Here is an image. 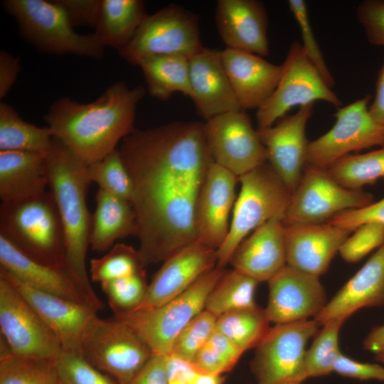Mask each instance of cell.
Segmentation results:
<instances>
[{"mask_svg":"<svg viewBox=\"0 0 384 384\" xmlns=\"http://www.w3.org/2000/svg\"><path fill=\"white\" fill-rule=\"evenodd\" d=\"M132 178V205L145 266L196 241L195 210L213 162L204 123L174 122L134 129L118 149Z\"/></svg>","mask_w":384,"mask_h":384,"instance_id":"cell-1","label":"cell"},{"mask_svg":"<svg viewBox=\"0 0 384 384\" xmlns=\"http://www.w3.org/2000/svg\"><path fill=\"white\" fill-rule=\"evenodd\" d=\"M145 94L142 85L130 88L123 81L116 82L87 104L60 97L44 119L53 137L88 166L117 149L135 129L136 108Z\"/></svg>","mask_w":384,"mask_h":384,"instance_id":"cell-2","label":"cell"},{"mask_svg":"<svg viewBox=\"0 0 384 384\" xmlns=\"http://www.w3.org/2000/svg\"><path fill=\"white\" fill-rule=\"evenodd\" d=\"M47 168L48 186L55 201L64 230L63 266L100 310L103 304L90 283L85 262L92 218L86 203L91 183L87 166L53 137L47 152Z\"/></svg>","mask_w":384,"mask_h":384,"instance_id":"cell-3","label":"cell"},{"mask_svg":"<svg viewBox=\"0 0 384 384\" xmlns=\"http://www.w3.org/2000/svg\"><path fill=\"white\" fill-rule=\"evenodd\" d=\"M0 235L36 262L64 267V230L50 191L20 201L1 203Z\"/></svg>","mask_w":384,"mask_h":384,"instance_id":"cell-4","label":"cell"},{"mask_svg":"<svg viewBox=\"0 0 384 384\" xmlns=\"http://www.w3.org/2000/svg\"><path fill=\"white\" fill-rule=\"evenodd\" d=\"M240 193L233 209L228 235L217 250L216 267L224 270L241 242L265 223L282 221L292 193L267 161L240 176Z\"/></svg>","mask_w":384,"mask_h":384,"instance_id":"cell-5","label":"cell"},{"mask_svg":"<svg viewBox=\"0 0 384 384\" xmlns=\"http://www.w3.org/2000/svg\"><path fill=\"white\" fill-rule=\"evenodd\" d=\"M2 4L16 21L21 36L41 52L103 56L105 46L95 33H78L55 0H6Z\"/></svg>","mask_w":384,"mask_h":384,"instance_id":"cell-6","label":"cell"},{"mask_svg":"<svg viewBox=\"0 0 384 384\" xmlns=\"http://www.w3.org/2000/svg\"><path fill=\"white\" fill-rule=\"evenodd\" d=\"M224 270L214 268L184 292L158 307L114 316L132 329L154 354L169 356L181 331L205 309L208 295Z\"/></svg>","mask_w":384,"mask_h":384,"instance_id":"cell-7","label":"cell"},{"mask_svg":"<svg viewBox=\"0 0 384 384\" xmlns=\"http://www.w3.org/2000/svg\"><path fill=\"white\" fill-rule=\"evenodd\" d=\"M80 355L119 384H129L153 353L146 343L120 320L115 317L104 319L96 316L82 334Z\"/></svg>","mask_w":384,"mask_h":384,"instance_id":"cell-8","label":"cell"},{"mask_svg":"<svg viewBox=\"0 0 384 384\" xmlns=\"http://www.w3.org/2000/svg\"><path fill=\"white\" fill-rule=\"evenodd\" d=\"M203 48L197 14L170 4L148 14L132 41L119 55L137 65L148 57L181 55L191 58Z\"/></svg>","mask_w":384,"mask_h":384,"instance_id":"cell-9","label":"cell"},{"mask_svg":"<svg viewBox=\"0 0 384 384\" xmlns=\"http://www.w3.org/2000/svg\"><path fill=\"white\" fill-rule=\"evenodd\" d=\"M326 102L337 108L341 100L307 58L301 43L289 46L282 64V73L272 95L257 110L258 127H267L295 106Z\"/></svg>","mask_w":384,"mask_h":384,"instance_id":"cell-10","label":"cell"},{"mask_svg":"<svg viewBox=\"0 0 384 384\" xmlns=\"http://www.w3.org/2000/svg\"><path fill=\"white\" fill-rule=\"evenodd\" d=\"M319 327L314 319L271 327L250 364L257 384H301L306 346Z\"/></svg>","mask_w":384,"mask_h":384,"instance_id":"cell-11","label":"cell"},{"mask_svg":"<svg viewBox=\"0 0 384 384\" xmlns=\"http://www.w3.org/2000/svg\"><path fill=\"white\" fill-rule=\"evenodd\" d=\"M373 201L371 193L344 188L326 169L306 166L291 194L282 222L285 226L325 223L339 213L366 206Z\"/></svg>","mask_w":384,"mask_h":384,"instance_id":"cell-12","label":"cell"},{"mask_svg":"<svg viewBox=\"0 0 384 384\" xmlns=\"http://www.w3.org/2000/svg\"><path fill=\"white\" fill-rule=\"evenodd\" d=\"M370 98L367 95L338 108L331 129L309 142L306 166L327 169L352 151L384 146V127L369 112Z\"/></svg>","mask_w":384,"mask_h":384,"instance_id":"cell-13","label":"cell"},{"mask_svg":"<svg viewBox=\"0 0 384 384\" xmlns=\"http://www.w3.org/2000/svg\"><path fill=\"white\" fill-rule=\"evenodd\" d=\"M1 337L15 355L54 361L62 352L60 341L36 310L0 274Z\"/></svg>","mask_w":384,"mask_h":384,"instance_id":"cell-14","label":"cell"},{"mask_svg":"<svg viewBox=\"0 0 384 384\" xmlns=\"http://www.w3.org/2000/svg\"><path fill=\"white\" fill-rule=\"evenodd\" d=\"M204 130L213 161L238 178L267 161V150L243 110L206 120Z\"/></svg>","mask_w":384,"mask_h":384,"instance_id":"cell-15","label":"cell"},{"mask_svg":"<svg viewBox=\"0 0 384 384\" xmlns=\"http://www.w3.org/2000/svg\"><path fill=\"white\" fill-rule=\"evenodd\" d=\"M267 282L269 296L264 309L274 324L314 319L329 302L319 277L287 265Z\"/></svg>","mask_w":384,"mask_h":384,"instance_id":"cell-16","label":"cell"},{"mask_svg":"<svg viewBox=\"0 0 384 384\" xmlns=\"http://www.w3.org/2000/svg\"><path fill=\"white\" fill-rule=\"evenodd\" d=\"M314 111V103L299 107L298 111L282 117L275 125L257 127L260 141L267 152V162L292 193L306 166L309 141L306 126Z\"/></svg>","mask_w":384,"mask_h":384,"instance_id":"cell-17","label":"cell"},{"mask_svg":"<svg viewBox=\"0 0 384 384\" xmlns=\"http://www.w3.org/2000/svg\"><path fill=\"white\" fill-rule=\"evenodd\" d=\"M58 338L64 351L80 355L82 334L99 311L95 307L33 289L0 269Z\"/></svg>","mask_w":384,"mask_h":384,"instance_id":"cell-18","label":"cell"},{"mask_svg":"<svg viewBox=\"0 0 384 384\" xmlns=\"http://www.w3.org/2000/svg\"><path fill=\"white\" fill-rule=\"evenodd\" d=\"M217 260V250L200 241L183 247L163 261L137 309L158 307L178 297L201 276L215 268Z\"/></svg>","mask_w":384,"mask_h":384,"instance_id":"cell-19","label":"cell"},{"mask_svg":"<svg viewBox=\"0 0 384 384\" xmlns=\"http://www.w3.org/2000/svg\"><path fill=\"white\" fill-rule=\"evenodd\" d=\"M238 181L230 171L214 161L211 164L196 206V240L216 250L223 244L228 233Z\"/></svg>","mask_w":384,"mask_h":384,"instance_id":"cell-20","label":"cell"},{"mask_svg":"<svg viewBox=\"0 0 384 384\" xmlns=\"http://www.w3.org/2000/svg\"><path fill=\"white\" fill-rule=\"evenodd\" d=\"M191 96L206 120L242 110L225 69L221 50L203 47L189 58Z\"/></svg>","mask_w":384,"mask_h":384,"instance_id":"cell-21","label":"cell"},{"mask_svg":"<svg viewBox=\"0 0 384 384\" xmlns=\"http://www.w3.org/2000/svg\"><path fill=\"white\" fill-rule=\"evenodd\" d=\"M284 227L287 265L319 277L352 233L328 223Z\"/></svg>","mask_w":384,"mask_h":384,"instance_id":"cell-22","label":"cell"},{"mask_svg":"<svg viewBox=\"0 0 384 384\" xmlns=\"http://www.w3.org/2000/svg\"><path fill=\"white\" fill-rule=\"evenodd\" d=\"M215 19L226 48L260 56L269 54L268 18L263 4L257 0H219Z\"/></svg>","mask_w":384,"mask_h":384,"instance_id":"cell-23","label":"cell"},{"mask_svg":"<svg viewBox=\"0 0 384 384\" xmlns=\"http://www.w3.org/2000/svg\"><path fill=\"white\" fill-rule=\"evenodd\" d=\"M384 306V244L328 302L314 318L319 325L346 320L363 308Z\"/></svg>","mask_w":384,"mask_h":384,"instance_id":"cell-24","label":"cell"},{"mask_svg":"<svg viewBox=\"0 0 384 384\" xmlns=\"http://www.w3.org/2000/svg\"><path fill=\"white\" fill-rule=\"evenodd\" d=\"M223 63L242 110L258 109L274 92L280 79L282 65L261 56L225 48Z\"/></svg>","mask_w":384,"mask_h":384,"instance_id":"cell-25","label":"cell"},{"mask_svg":"<svg viewBox=\"0 0 384 384\" xmlns=\"http://www.w3.org/2000/svg\"><path fill=\"white\" fill-rule=\"evenodd\" d=\"M230 264L259 282H269L287 265L282 220L274 218L255 229L237 247Z\"/></svg>","mask_w":384,"mask_h":384,"instance_id":"cell-26","label":"cell"},{"mask_svg":"<svg viewBox=\"0 0 384 384\" xmlns=\"http://www.w3.org/2000/svg\"><path fill=\"white\" fill-rule=\"evenodd\" d=\"M0 264V269L33 289L97 309L64 267H52L36 262L1 235Z\"/></svg>","mask_w":384,"mask_h":384,"instance_id":"cell-27","label":"cell"},{"mask_svg":"<svg viewBox=\"0 0 384 384\" xmlns=\"http://www.w3.org/2000/svg\"><path fill=\"white\" fill-rule=\"evenodd\" d=\"M47 152L0 151V198L9 203L46 191Z\"/></svg>","mask_w":384,"mask_h":384,"instance_id":"cell-28","label":"cell"},{"mask_svg":"<svg viewBox=\"0 0 384 384\" xmlns=\"http://www.w3.org/2000/svg\"><path fill=\"white\" fill-rule=\"evenodd\" d=\"M95 202L90 235L92 250L105 252L117 240L137 235V217L132 202L100 188L96 193Z\"/></svg>","mask_w":384,"mask_h":384,"instance_id":"cell-29","label":"cell"},{"mask_svg":"<svg viewBox=\"0 0 384 384\" xmlns=\"http://www.w3.org/2000/svg\"><path fill=\"white\" fill-rule=\"evenodd\" d=\"M148 14L142 0H102L95 34L117 51L133 38Z\"/></svg>","mask_w":384,"mask_h":384,"instance_id":"cell-30","label":"cell"},{"mask_svg":"<svg viewBox=\"0 0 384 384\" xmlns=\"http://www.w3.org/2000/svg\"><path fill=\"white\" fill-rule=\"evenodd\" d=\"M140 67L149 94L161 100H168L179 92L191 96L189 58L181 55H165L145 58Z\"/></svg>","mask_w":384,"mask_h":384,"instance_id":"cell-31","label":"cell"},{"mask_svg":"<svg viewBox=\"0 0 384 384\" xmlns=\"http://www.w3.org/2000/svg\"><path fill=\"white\" fill-rule=\"evenodd\" d=\"M53 134L47 126L38 127L23 121L10 105L0 104V151L48 152Z\"/></svg>","mask_w":384,"mask_h":384,"instance_id":"cell-32","label":"cell"},{"mask_svg":"<svg viewBox=\"0 0 384 384\" xmlns=\"http://www.w3.org/2000/svg\"><path fill=\"white\" fill-rule=\"evenodd\" d=\"M270 323L265 309L256 304L219 316L215 330L245 352L258 346L270 329Z\"/></svg>","mask_w":384,"mask_h":384,"instance_id":"cell-33","label":"cell"},{"mask_svg":"<svg viewBox=\"0 0 384 384\" xmlns=\"http://www.w3.org/2000/svg\"><path fill=\"white\" fill-rule=\"evenodd\" d=\"M260 282L235 269L225 271L208 295L205 309L216 317L256 305L255 294Z\"/></svg>","mask_w":384,"mask_h":384,"instance_id":"cell-34","label":"cell"},{"mask_svg":"<svg viewBox=\"0 0 384 384\" xmlns=\"http://www.w3.org/2000/svg\"><path fill=\"white\" fill-rule=\"evenodd\" d=\"M326 171L344 188L361 190L366 185L384 179V146L365 154L347 155Z\"/></svg>","mask_w":384,"mask_h":384,"instance_id":"cell-35","label":"cell"},{"mask_svg":"<svg viewBox=\"0 0 384 384\" xmlns=\"http://www.w3.org/2000/svg\"><path fill=\"white\" fill-rule=\"evenodd\" d=\"M0 384H58L54 361L12 353L1 337Z\"/></svg>","mask_w":384,"mask_h":384,"instance_id":"cell-36","label":"cell"},{"mask_svg":"<svg viewBox=\"0 0 384 384\" xmlns=\"http://www.w3.org/2000/svg\"><path fill=\"white\" fill-rule=\"evenodd\" d=\"M345 320L329 321L319 329L313 343L306 350L303 364V379L321 377L334 371L335 362L341 353L338 346L339 333Z\"/></svg>","mask_w":384,"mask_h":384,"instance_id":"cell-37","label":"cell"},{"mask_svg":"<svg viewBox=\"0 0 384 384\" xmlns=\"http://www.w3.org/2000/svg\"><path fill=\"white\" fill-rule=\"evenodd\" d=\"M145 267L138 250L117 243L102 257L90 260V273L92 281L102 284L142 272Z\"/></svg>","mask_w":384,"mask_h":384,"instance_id":"cell-38","label":"cell"},{"mask_svg":"<svg viewBox=\"0 0 384 384\" xmlns=\"http://www.w3.org/2000/svg\"><path fill=\"white\" fill-rule=\"evenodd\" d=\"M87 174L90 181L96 183L99 188L132 203L133 181L118 149L88 165Z\"/></svg>","mask_w":384,"mask_h":384,"instance_id":"cell-39","label":"cell"},{"mask_svg":"<svg viewBox=\"0 0 384 384\" xmlns=\"http://www.w3.org/2000/svg\"><path fill=\"white\" fill-rule=\"evenodd\" d=\"M100 284L114 316L138 309L146 297L149 287L145 271Z\"/></svg>","mask_w":384,"mask_h":384,"instance_id":"cell-40","label":"cell"},{"mask_svg":"<svg viewBox=\"0 0 384 384\" xmlns=\"http://www.w3.org/2000/svg\"><path fill=\"white\" fill-rule=\"evenodd\" d=\"M243 353L215 330L191 363L199 371L223 375L234 368Z\"/></svg>","mask_w":384,"mask_h":384,"instance_id":"cell-41","label":"cell"},{"mask_svg":"<svg viewBox=\"0 0 384 384\" xmlns=\"http://www.w3.org/2000/svg\"><path fill=\"white\" fill-rule=\"evenodd\" d=\"M216 319L208 310L201 311L177 336L169 355L191 363L215 331Z\"/></svg>","mask_w":384,"mask_h":384,"instance_id":"cell-42","label":"cell"},{"mask_svg":"<svg viewBox=\"0 0 384 384\" xmlns=\"http://www.w3.org/2000/svg\"><path fill=\"white\" fill-rule=\"evenodd\" d=\"M53 362L58 384H119L80 354L62 351Z\"/></svg>","mask_w":384,"mask_h":384,"instance_id":"cell-43","label":"cell"},{"mask_svg":"<svg viewBox=\"0 0 384 384\" xmlns=\"http://www.w3.org/2000/svg\"><path fill=\"white\" fill-rule=\"evenodd\" d=\"M288 6L299 28L302 41L301 44L307 58L321 74L326 84L332 88L335 81L327 68L320 47L315 38L306 2L303 0H289Z\"/></svg>","mask_w":384,"mask_h":384,"instance_id":"cell-44","label":"cell"},{"mask_svg":"<svg viewBox=\"0 0 384 384\" xmlns=\"http://www.w3.org/2000/svg\"><path fill=\"white\" fill-rule=\"evenodd\" d=\"M384 244V225L370 223L358 226L339 249L342 259L357 262Z\"/></svg>","mask_w":384,"mask_h":384,"instance_id":"cell-45","label":"cell"},{"mask_svg":"<svg viewBox=\"0 0 384 384\" xmlns=\"http://www.w3.org/2000/svg\"><path fill=\"white\" fill-rule=\"evenodd\" d=\"M356 17L369 43L384 47V1L361 2L356 9Z\"/></svg>","mask_w":384,"mask_h":384,"instance_id":"cell-46","label":"cell"},{"mask_svg":"<svg viewBox=\"0 0 384 384\" xmlns=\"http://www.w3.org/2000/svg\"><path fill=\"white\" fill-rule=\"evenodd\" d=\"M327 223L351 232L365 223L384 225V198L366 206L339 213Z\"/></svg>","mask_w":384,"mask_h":384,"instance_id":"cell-47","label":"cell"},{"mask_svg":"<svg viewBox=\"0 0 384 384\" xmlns=\"http://www.w3.org/2000/svg\"><path fill=\"white\" fill-rule=\"evenodd\" d=\"M65 11L72 26L95 28L102 0H55Z\"/></svg>","mask_w":384,"mask_h":384,"instance_id":"cell-48","label":"cell"},{"mask_svg":"<svg viewBox=\"0 0 384 384\" xmlns=\"http://www.w3.org/2000/svg\"><path fill=\"white\" fill-rule=\"evenodd\" d=\"M334 371L341 376L361 380L384 381V366L378 363L356 361L342 353L335 362Z\"/></svg>","mask_w":384,"mask_h":384,"instance_id":"cell-49","label":"cell"},{"mask_svg":"<svg viewBox=\"0 0 384 384\" xmlns=\"http://www.w3.org/2000/svg\"><path fill=\"white\" fill-rule=\"evenodd\" d=\"M168 356L154 354L129 384H167Z\"/></svg>","mask_w":384,"mask_h":384,"instance_id":"cell-50","label":"cell"},{"mask_svg":"<svg viewBox=\"0 0 384 384\" xmlns=\"http://www.w3.org/2000/svg\"><path fill=\"white\" fill-rule=\"evenodd\" d=\"M21 70L20 60L9 53L0 51V98L4 97L15 83Z\"/></svg>","mask_w":384,"mask_h":384,"instance_id":"cell-51","label":"cell"},{"mask_svg":"<svg viewBox=\"0 0 384 384\" xmlns=\"http://www.w3.org/2000/svg\"><path fill=\"white\" fill-rule=\"evenodd\" d=\"M196 372L191 363L168 356L167 384H192Z\"/></svg>","mask_w":384,"mask_h":384,"instance_id":"cell-52","label":"cell"},{"mask_svg":"<svg viewBox=\"0 0 384 384\" xmlns=\"http://www.w3.org/2000/svg\"><path fill=\"white\" fill-rule=\"evenodd\" d=\"M368 109L373 118L384 127V59L378 75L375 95Z\"/></svg>","mask_w":384,"mask_h":384,"instance_id":"cell-53","label":"cell"},{"mask_svg":"<svg viewBox=\"0 0 384 384\" xmlns=\"http://www.w3.org/2000/svg\"><path fill=\"white\" fill-rule=\"evenodd\" d=\"M363 348L384 356V324L373 328L363 340Z\"/></svg>","mask_w":384,"mask_h":384,"instance_id":"cell-54","label":"cell"},{"mask_svg":"<svg viewBox=\"0 0 384 384\" xmlns=\"http://www.w3.org/2000/svg\"><path fill=\"white\" fill-rule=\"evenodd\" d=\"M222 375L201 372L197 370L192 384H223Z\"/></svg>","mask_w":384,"mask_h":384,"instance_id":"cell-55","label":"cell"},{"mask_svg":"<svg viewBox=\"0 0 384 384\" xmlns=\"http://www.w3.org/2000/svg\"><path fill=\"white\" fill-rule=\"evenodd\" d=\"M375 360H376L379 363L384 364V356L375 355Z\"/></svg>","mask_w":384,"mask_h":384,"instance_id":"cell-56","label":"cell"},{"mask_svg":"<svg viewBox=\"0 0 384 384\" xmlns=\"http://www.w3.org/2000/svg\"><path fill=\"white\" fill-rule=\"evenodd\" d=\"M288 384H300V383H288Z\"/></svg>","mask_w":384,"mask_h":384,"instance_id":"cell-57","label":"cell"}]
</instances>
